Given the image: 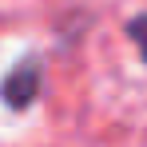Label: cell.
I'll use <instances>...</instances> for the list:
<instances>
[{
	"mask_svg": "<svg viewBox=\"0 0 147 147\" xmlns=\"http://www.w3.org/2000/svg\"><path fill=\"white\" fill-rule=\"evenodd\" d=\"M36 92H40V64L36 60H20L12 72H8V80H4V88H0V96H4V103L8 107H28L32 99H36Z\"/></svg>",
	"mask_w": 147,
	"mask_h": 147,
	"instance_id": "6da1fadb",
	"label": "cell"
},
{
	"mask_svg": "<svg viewBox=\"0 0 147 147\" xmlns=\"http://www.w3.org/2000/svg\"><path fill=\"white\" fill-rule=\"evenodd\" d=\"M139 44H143V56H147V16H139V20H131V28H127Z\"/></svg>",
	"mask_w": 147,
	"mask_h": 147,
	"instance_id": "7a4b0ae2",
	"label": "cell"
}]
</instances>
